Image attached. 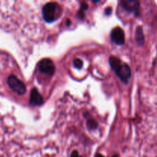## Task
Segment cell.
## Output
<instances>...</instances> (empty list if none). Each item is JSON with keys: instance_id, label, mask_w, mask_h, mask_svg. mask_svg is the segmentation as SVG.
Segmentation results:
<instances>
[{"instance_id": "6da1fadb", "label": "cell", "mask_w": 157, "mask_h": 157, "mask_svg": "<svg viewBox=\"0 0 157 157\" xmlns=\"http://www.w3.org/2000/svg\"><path fill=\"white\" fill-rule=\"evenodd\" d=\"M110 64L120 79L127 84L131 77V69L129 65L123 63L119 58L113 56L110 58Z\"/></svg>"}, {"instance_id": "7a4b0ae2", "label": "cell", "mask_w": 157, "mask_h": 157, "mask_svg": "<svg viewBox=\"0 0 157 157\" xmlns=\"http://www.w3.org/2000/svg\"><path fill=\"white\" fill-rule=\"evenodd\" d=\"M61 14L60 7L57 3L48 2L42 8L43 18L47 22H53L59 17Z\"/></svg>"}, {"instance_id": "3957f363", "label": "cell", "mask_w": 157, "mask_h": 157, "mask_svg": "<svg viewBox=\"0 0 157 157\" xmlns=\"http://www.w3.org/2000/svg\"><path fill=\"white\" fill-rule=\"evenodd\" d=\"M7 82L10 88L18 94H24L26 92V87L24 83L15 75H10L8 78Z\"/></svg>"}, {"instance_id": "277c9868", "label": "cell", "mask_w": 157, "mask_h": 157, "mask_svg": "<svg viewBox=\"0 0 157 157\" xmlns=\"http://www.w3.org/2000/svg\"><path fill=\"white\" fill-rule=\"evenodd\" d=\"M38 68L41 72L45 74V75H50V76L53 75L55 70V65L52 60L47 59V58L42 59L38 63Z\"/></svg>"}, {"instance_id": "5b68a950", "label": "cell", "mask_w": 157, "mask_h": 157, "mask_svg": "<svg viewBox=\"0 0 157 157\" xmlns=\"http://www.w3.org/2000/svg\"><path fill=\"white\" fill-rule=\"evenodd\" d=\"M110 38H111L113 42L118 45H121L125 42V34H124L123 29L119 27L115 28L112 30Z\"/></svg>"}, {"instance_id": "8992f818", "label": "cell", "mask_w": 157, "mask_h": 157, "mask_svg": "<svg viewBox=\"0 0 157 157\" xmlns=\"http://www.w3.org/2000/svg\"><path fill=\"white\" fill-rule=\"evenodd\" d=\"M123 8L128 12L138 13L140 9V2L137 0H125L121 2Z\"/></svg>"}, {"instance_id": "52a82bcc", "label": "cell", "mask_w": 157, "mask_h": 157, "mask_svg": "<svg viewBox=\"0 0 157 157\" xmlns=\"http://www.w3.org/2000/svg\"><path fill=\"white\" fill-rule=\"evenodd\" d=\"M44 103V99L42 96L40 94L38 90L36 88H33L31 90L30 94V104L33 105L39 106Z\"/></svg>"}, {"instance_id": "ba28073f", "label": "cell", "mask_w": 157, "mask_h": 157, "mask_svg": "<svg viewBox=\"0 0 157 157\" xmlns=\"http://www.w3.org/2000/svg\"><path fill=\"white\" fill-rule=\"evenodd\" d=\"M136 41L139 44L142 45L144 43V31H143V28L141 26H139V27L136 29Z\"/></svg>"}, {"instance_id": "9c48e42d", "label": "cell", "mask_w": 157, "mask_h": 157, "mask_svg": "<svg viewBox=\"0 0 157 157\" xmlns=\"http://www.w3.org/2000/svg\"><path fill=\"white\" fill-rule=\"evenodd\" d=\"M74 66H75V67H77V68H81V67H82V61L80 59H75V61H74Z\"/></svg>"}, {"instance_id": "30bf717a", "label": "cell", "mask_w": 157, "mask_h": 157, "mask_svg": "<svg viewBox=\"0 0 157 157\" xmlns=\"http://www.w3.org/2000/svg\"><path fill=\"white\" fill-rule=\"evenodd\" d=\"M71 157H82L77 151H74L71 155Z\"/></svg>"}, {"instance_id": "8fae6325", "label": "cell", "mask_w": 157, "mask_h": 157, "mask_svg": "<svg viewBox=\"0 0 157 157\" xmlns=\"http://www.w3.org/2000/svg\"><path fill=\"white\" fill-rule=\"evenodd\" d=\"M95 157H104V156H103V155H101V154H97L96 156H95Z\"/></svg>"}, {"instance_id": "7c38bea8", "label": "cell", "mask_w": 157, "mask_h": 157, "mask_svg": "<svg viewBox=\"0 0 157 157\" xmlns=\"http://www.w3.org/2000/svg\"><path fill=\"white\" fill-rule=\"evenodd\" d=\"M111 157H118V156H117V155H114V156H111Z\"/></svg>"}]
</instances>
